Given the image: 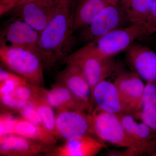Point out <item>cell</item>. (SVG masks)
Masks as SVG:
<instances>
[{"label": "cell", "mask_w": 156, "mask_h": 156, "mask_svg": "<svg viewBox=\"0 0 156 156\" xmlns=\"http://www.w3.org/2000/svg\"><path fill=\"white\" fill-rule=\"evenodd\" d=\"M40 34L25 21L15 18L3 29L0 39L1 47L25 48L37 54Z\"/></svg>", "instance_id": "30bf717a"}, {"label": "cell", "mask_w": 156, "mask_h": 156, "mask_svg": "<svg viewBox=\"0 0 156 156\" xmlns=\"http://www.w3.org/2000/svg\"><path fill=\"white\" fill-rule=\"evenodd\" d=\"M42 87L28 82L21 84L12 92L18 99L26 103L32 102L42 95Z\"/></svg>", "instance_id": "7402d4cb"}, {"label": "cell", "mask_w": 156, "mask_h": 156, "mask_svg": "<svg viewBox=\"0 0 156 156\" xmlns=\"http://www.w3.org/2000/svg\"><path fill=\"white\" fill-rule=\"evenodd\" d=\"M28 82L21 76L16 74L12 77L0 82V95H5L14 92L21 84Z\"/></svg>", "instance_id": "484cf974"}, {"label": "cell", "mask_w": 156, "mask_h": 156, "mask_svg": "<svg viewBox=\"0 0 156 156\" xmlns=\"http://www.w3.org/2000/svg\"><path fill=\"white\" fill-rule=\"evenodd\" d=\"M93 135L99 140L122 148H130L140 155L151 154L156 149V138L149 143L140 142L126 132L118 115L95 109L91 113Z\"/></svg>", "instance_id": "7a4b0ae2"}, {"label": "cell", "mask_w": 156, "mask_h": 156, "mask_svg": "<svg viewBox=\"0 0 156 156\" xmlns=\"http://www.w3.org/2000/svg\"><path fill=\"white\" fill-rule=\"evenodd\" d=\"M156 32V26L151 22L131 23L111 32L90 43L102 56L114 57L125 51L139 39L144 38Z\"/></svg>", "instance_id": "5b68a950"}, {"label": "cell", "mask_w": 156, "mask_h": 156, "mask_svg": "<svg viewBox=\"0 0 156 156\" xmlns=\"http://www.w3.org/2000/svg\"><path fill=\"white\" fill-rule=\"evenodd\" d=\"M139 120L156 133V105L148 104L143 106Z\"/></svg>", "instance_id": "cb8c5ba5"}, {"label": "cell", "mask_w": 156, "mask_h": 156, "mask_svg": "<svg viewBox=\"0 0 156 156\" xmlns=\"http://www.w3.org/2000/svg\"><path fill=\"white\" fill-rule=\"evenodd\" d=\"M141 79L134 72H124L117 76L113 82L119 92L126 113L139 120L145 85Z\"/></svg>", "instance_id": "9c48e42d"}, {"label": "cell", "mask_w": 156, "mask_h": 156, "mask_svg": "<svg viewBox=\"0 0 156 156\" xmlns=\"http://www.w3.org/2000/svg\"><path fill=\"white\" fill-rule=\"evenodd\" d=\"M128 22L119 0L102 9L87 27L80 30L81 37L82 40L90 43L123 27Z\"/></svg>", "instance_id": "8992f818"}, {"label": "cell", "mask_w": 156, "mask_h": 156, "mask_svg": "<svg viewBox=\"0 0 156 156\" xmlns=\"http://www.w3.org/2000/svg\"><path fill=\"white\" fill-rule=\"evenodd\" d=\"M42 143L53 147L57 142L56 137L44 128L37 126L21 117L16 118L14 134Z\"/></svg>", "instance_id": "ac0fdd59"}, {"label": "cell", "mask_w": 156, "mask_h": 156, "mask_svg": "<svg viewBox=\"0 0 156 156\" xmlns=\"http://www.w3.org/2000/svg\"><path fill=\"white\" fill-rule=\"evenodd\" d=\"M151 22L156 26V1L154 4L151 14Z\"/></svg>", "instance_id": "4dcf8cb0"}, {"label": "cell", "mask_w": 156, "mask_h": 156, "mask_svg": "<svg viewBox=\"0 0 156 156\" xmlns=\"http://www.w3.org/2000/svg\"><path fill=\"white\" fill-rule=\"evenodd\" d=\"M119 0H77L74 11L75 31L83 29L105 7Z\"/></svg>", "instance_id": "e0dca14e"}, {"label": "cell", "mask_w": 156, "mask_h": 156, "mask_svg": "<svg viewBox=\"0 0 156 156\" xmlns=\"http://www.w3.org/2000/svg\"><path fill=\"white\" fill-rule=\"evenodd\" d=\"M52 148L17 134H10L0 139V155L2 156L40 155Z\"/></svg>", "instance_id": "5bb4252c"}, {"label": "cell", "mask_w": 156, "mask_h": 156, "mask_svg": "<svg viewBox=\"0 0 156 156\" xmlns=\"http://www.w3.org/2000/svg\"><path fill=\"white\" fill-rule=\"evenodd\" d=\"M55 116L56 137L66 141L86 135L94 136L91 114L59 108Z\"/></svg>", "instance_id": "52a82bcc"}, {"label": "cell", "mask_w": 156, "mask_h": 156, "mask_svg": "<svg viewBox=\"0 0 156 156\" xmlns=\"http://www.w3.org/2000/svg\"><path fill=\"white\" fill-rule=\"evenodd\" d=\"M18 112L19 113L20 117L24 119L37 126L45 128L40 115L32 102L27 103Z\"/></svg>", "instance_id": "603a6c76"}, {"label": "cell", "mask_w": 156, "mask_h": 156, "mask_svg": "<svg viewBox=\"0 0 156 156\" xmlns=\"http://www.w3.org/2000/svg\"><path fill=\"white\" fill-rule=\"evenodd\" d=\"M56 1H62V0H56Z\"/></svg>", "instance_id": "1f68e13d"}, {"label": "cell", "mask_w": 156, "mask_h": 156, "mask_svg": "<svg viewBox=\"0 0 156 156\" xmlns=\"http://www.w3.org/2000/svg\"><path fill=\"white\" fill-rule=\"evenodd\" d=\"M31 0H0V14L4 15L9 13L14 7Z\"/></svg>", "instance_id": "f1b7e54d"}, {"label": "cell", "mask_w": 156, "mask_h": 156, "mask_svg": "<svg viewBox=\"0 0 156 156\" xmlns=\"http://www.w3.org/2000/svg\"><path fill=\"white\" fill-rule=\"evenodd\" d=\"M76 0H64L46 27L40 34L37 53L44 67L63 61L75 43L74 11Z\"/></svg>", "instance_id": "6da1fadb"}, {"label": "cell", "mask_w": 156, "mask_h": 156, "mask_svg": "<svg viewBox=\"0 0 156 156\" xmlns=\"http://www.w3.org/2000/svg\"><path fill=\"white\" fill-rule=\"evenodd\" d=\"M156 1V0H120L128 22L131 23L151 22L152 10Z\"/></svg>", "instance_id": "d6986e66"}, {"label": "cell", "mask_w": 156, "mask_h": 156, "mask_svg": "<svg viewBox=\"0 0 156 156\" xmlns=\"http://www.w3.org/2000/svg\"><path fill=\"white\" fill-rule=\"evenodd\" d=\"M1 106L5 109L18 112L27 103L20 100L13 92L0 95Z\"/></svg>", "instance_id": "d4e9b609"}, {"label": "cell", "mask_w": 156, "mask_h": 156, "mask_svg": "<svg viewBox=\"0 0 156 156\" xmlns=\"http://www.w3.org/2000/svg\"><path fill=\"white\" fill-rule=\"evenodd\" d=\"M0 59L4 67L28 83L42 87L44 85V66L36 52L25 48L0 47Z\"/></svg>", "instance_id": "277c9868"}, {"label": "cell", "mask_w": 156, "mask_h": 156, "mask_svg": "<svg viewBox=\"0 0 156 156\" xmlns=\"http://www.w3.org/2000/svg\"><path fill=\"white\" fill-rule=\"evenodd\" d=\"M148 104L156 105V81L146 82L142 99V107Z\"/></svg>", "instance_id": "83f0119b"}, {"label": "cell", "mask_w": 156, "mask_h": 156, "mask_svg": "<svg viewBox=\"0 0 156 156\" xmlns=\"http://www.w3.org/2000/svg\"><path fill=\"white\" fill-rule=\"evenodd\" d=\"M56 83L66 87L79 99L92 106L91 87L87 78L78 68L66 64L64 69L57 74Z\"/></svg>", "instance_id": "2e32d148"}, {"label": "cell", "mask_w": 156, "mask_h": 156, "mask_svg": "<svg viewBox=\"0 0 156 156\" xmlns=\"http://www.w3.org/2000/svg\"><path fill=\"white\" fill-rule=\"evenodd\" d=\"M128 64L133 71L146 82L156 81V53L134 42L126 50Z\"/></svg>", "instance_id": "8fae6325"}, {"label": "cell", "mask_w": 156, "mask_h": 156, "mask_svg": "<svg viewBox=\"0 0 156 156\" xmlns=\"http://www.w3.org/2000/svg\"><path fill=\"white\" fill-rule=\"evenodd\" d=\"M63 61L80 70L89 82L92 93L95 86L101 81L106 80L116 69L113 57L101 55L91 43L70 53Z\"/></svg>", "instance_id": "3957f363"}, {"label": "cell", "mask_w": 156, "mask_h": 156, "mask_svg": "<svg viewBox=\"0 0 156 156\" xmlns=\"http://www.w3.org/2000/svg\"><path fill=\"white\" fill-rule=\"evenodd\" d=\"M16 118L9 113H2L0 116V139L14 134V123Z\"/></svg>", "instance_id": "4316f807"}, {"label": "cell", "mask_w": 156, "mask_h": 156, "mask_svg": "<svg viewBox=\"0 0 156 156\" xmlns=\"http://www.w3.org/2000/svg\"><path fill=\"white\" fill-rule=\"evenodd\" d=\"M105 154V155L108 156H140L136 151L130 148H124L120 150H110Z\"/></svg>", "instance_id": "f546056e"}, {"label": "cell", "mask_w": 156, "mask_h": 156, "mask_svg": "<svg viewBox=\"0 0 156 156\" xmlns=\"http://www.w3.org/2000/svg\"><path fill=\"white\" fill-rule=\"evenodd\" d=\"M32 102L40 115L45 128L56 137V116L53 108L42 95Z\"/></svg>", "instance_id": "44dd1931"}, {"label": "cell", "mask_w": 156, "mask_h": 156, "mask_svg": "<svg viewBox=\"0 0 156 156\" xmlns=\"http://www.w3.org/2000/svg\"><path fill=\"white\" fill-rule=\"evenodd\" d=\"M106 147L105 143L95 136L86 135L66 140L63 145L52 148L45 154L50 156H94Z\"/></svg>", "instance_id": "7c38bea8"}, {"label": "cell", "mask_w": 156, "mask_h": 156, "mask_svg": "<svg viewBox=\"0 0 156 156\" xmlns=\"http://www.w3.org/2000/svg\"><path fill=\"white\" fill-rule=\"evenodd\" d=\"M119 116L126 132L132 138L140 142L149 143L156 138V135L149 127L143 122H138L132 115L123 113Z\"/></svg>", "instance_id": "ffe728a7"}, {"label": "cell", "mask_w": 156, "mask_h": 156, "mask_svg": "<svg viewBox=\"0 0 156 156\" xmlns=\"http://www.w3.org/2000/svg\"><path fill=\"white\" fill-rule=\"evenodd\" d=\"M92 104L99 110L113 114L126 113L119 92L114 82L101 81L95 86L91 95Z\"/></svg>", "instance_id": "4fadbf2b"}, {"label": "cell", "mask_w": 156, "mask_h": 156, "mask_svg": "<svg viewBox=\"0 0 156 156\" xmlns=\"http://www.w3.org/2000/svg\"><path fill=\"white\" fill-rule=\"evenodd\" d=\"M42 95L53 108H65L81 112L91 111L92 106L78 98L71 91L56 83L50 89L42 87Z\"/></svg>", "instance_id": "9a60e30c"}, {"label": "cell", "mask_w": 156, "mask_h": 156, "mask_svg": "<svg viewBox=\"0 0 156 156\" xmlns=\"http://www.w3.org/2000/svg\"><path fill=\"white\" fill-rule=\"evenodd\" d=\"M64 0H31L16 6L10 12L41 33Z\"/></svg>", "instance_id": "ba28073f"}]
</instances>
